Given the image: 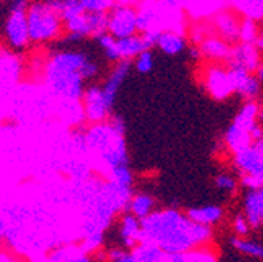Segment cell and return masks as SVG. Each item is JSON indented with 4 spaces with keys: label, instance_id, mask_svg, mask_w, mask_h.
<instances>
[{
    "label": "cell",
    "instance_id": "5",
    "mask_svg": "<svg viewBox=\"0 0 263 262\" xmlns=\"http://www.w3.org/2000/svg\"><path fill=\"white\" fill-rule=\"evenodd\" d=\"M209 86L215 96H227L234 90L230 73H224L221 69H212L209 73Z\"/></svg>",
    "mask_w": 263,
    "mask_h": 262
},
{
    "label": "cell",
    "instance_id": "2",
    "mask_svg": "<svg viewBox=\"0 0 263 262\" xmlns=\"http://www.w3.org/2000/svg\"><path fill=\"white\" fill-rule=\"evenodd\" d=\"M107 27L110 31V37L124 40L132 35H137L138 31V13L132 8H116L108 21Z\"/></svg>",
    "mask_w": 263,
    "mask_h": 262
},
{
    "label": "cell",
    "instance_id": "3",
    "mask_svg": "<svg viewBox=\"0 0 263 262\" xmlns=\"http://www.w3.org/2000/svg\"><path fill=\"white\" fill-rule=\"evenodd\" d=\"M155 44L164 52L170 55H176L185 49V40L182 35L176 33L173 30H164L160 31L155 38Z\"/></svg>",
    "mask_w": 263,
    "mask_h": 262
},
{
    "label": "cell",
    "instance_id": "11",
    "mask_svg": "<svg viewBox=\"0 0 263 262\" xmlns=\"http://www.w3.org/2000/svg\"><path fill=\"white\" fill-rule=\"evenodd\" d=\"M240 38L245 40L246 44H251L254 40H257V28L252 19H246L241 25H240Z\"/></svg>",
    "mask_w": 263,
    "mask_h": 262
},
{
    "label": "cell",
    "instance_id": "17",
    "mask_svg": "<svg viewBox=\"0 0 263 262\" xmlns=\"http://www.w3.org/2000/svg\"><path fill=\"white\" fill-rule=\"evenodd\" d=\"M260 22H261V27H263V16H261V19H260Z\"/></svg>",
    "mask_w": 263,
    "mask_h": 262
},
{
    "label": "cell",
    "instance_id": "16",
    "mask_svg": "<svg viewBox=\"0 0 263 262\" xmlns=\"http://www.w3.org/2000/svg\"><path fill=\"white\" fill-rule=\"evenodd\" d=\"M260 112H261V118H263V106H261V110Z\"/></svg>",
    "mask_w": 263,
    "mask_h": 262
},
{
    "label": "cell",
    "instance_id": "13",
    "mask_svg": "<svg viewBox=\"0 0 263 262\" xmlns=\"http://www.w3.org/2000/svg\"><path fill=\"white\" fill-rule=\"evenodd\" d=\"M216 184H218L219 188H224V190H232V188L235 187V181H234L232 178H230V176H227V174L219 176V178L216 179Z\"/></svg>",
    "mask_w": 263,
    "mask_h": 262
},
{
    "label": "cell",
    "instance_id": "4",
    "mask_svg": "<svg viewBox=\"0 0 263 262\" xmlns=\"http://www.w3.org/2000/svg\"><path fill=\"white\" fill-rule=\"evenodd\" d=\"M248 221L254 226H263V187L249 193L246 200Z\"/></svg>",
    "mask_w": 263,
    "mask_h": 262
},
{
    "label": "cell",
    "instance_id": "15",
    "mask_svg": "<svg viewBox=\"0 0 263 262\" xmlns=\"http://www.w3.org/2000/svg\"><path fill=\"white\" fill-rule=\"evenodd\" d=\"M257 47H258L260 52L263 54V35H260V37L257 38Z\"/></svg>",
    "mask_w": 263,
    "mask_h": 262
},
{
    "label": "cell",
    "instance_id": "7",
    "mask_svg": "<svg viewBox=\"0 0 263 262\" xmlns=\"http://www.w3.org/2000/svg\"><path fill=\"white\" fill-rule=\"evenodd\" d=\"M216 25L219 27L224 38H240V24H237L232 16L221 14L216 19Z\"/></svg>",
    "mask_w": 263,
    "mask_h": 262
},
{
    "label": "cell",
    "instance_id": "14",
    "mask_svg": "<svg viewBox=\"0 0 263 262\" xmlns=\"http://www.w3.org/2000/svg\"><path fill=\"white\" fill-rule=\"evenodd\" d=\"M255 73H257V76H255V79H257L258 82H263V66H258Z\"/></svg>",
    "mask_w": 263,
    "mask_h": 262
},
{
    "label": "cell",
    "instance_id": "1",
    "mask_svg": "<svg viewBox=\"0 0 263 262\" xmlns=\"http://www.w3.org/2000/svg\"><path fill=\"white\" fill-rule=\"evenodd\" d=\"M144 229L160 248L170 253H182L199 245L209 234L207 228L196 224L188 217L166 211L146 218Z\"/></svg>",
    "mask_w": 263,
    "mask_h": 262
},
{
    "label": "cell",
    "instance_id": "10",
    "mask_svg": "<svg viewBox=\"0 0 263 262\" xmlns=\"http://www.w3.org/2000/svg\"><path fill=\"white\" fill-rule=\"evenodd\" d=\"M135 66L140 73L146 74L152 69L154 66V57H152V52L151 50H144L141 54L137 55V60H135Z\"/></svg>",
    "mask_w": 263,
    "mask_h": 262
},
{
    "label": "cell",
    "instance_id": "6",
    "mask_svg": "<svg viewBox=\"0 0 263 262\" xmlns=\"http://www.w3.org/2000/svg\"><path fill=\"white\" fill-rule=\"evenodd\" d=\"M222 212L219 207H202V209H193V211H188L186 217L194 221L196 224H201V226H210V224H215L219 218H221Z\"/></svg>",
    "mask_w": 263,
    "mask_h": 262
},
{
    "label": "cell",
    "instance_id": "8",
    "mask_svg": "<svg viewBox=\"0 0 263 262\" xmlns=\"http://www.w3.org/2000/svg\"><path fill=\"white\" fill-rule=\"evenodd\" d=\"M152 206H154L152 198H149L146 195H140L132 201V212L138 218H147L152 214Z\"/></svg>",
    "mask_w": 263,
    "mask_h": 262
},
{
    "label": "cell",
    "instance_id": "12",
    "mask_svg": "<svg viewBox=\"0 0 263 262\" xmlns=\"http://www.w3.org/2000/svg\"><path fill=\"white\" fill-rule=\"evenodd\" d=\"M204 50L209 52L210 55L213 57H226L227 55V47L221 43V41H216V40H210L204 44Z\"/></svg>",
    "mask_w": 263,
    "mask_h": 262
},
{
    "label": "cell",
    "instance_id": "9",
    "mask_svg": "<svg viewBox=\"0 0 263 262\" xmlns=\"http://www.w3.org/2000/svg\"><path fill=\"white\" fill-rule=\"evenodd\" d=\"M234 245H235V248H238L245 254H249V256L263 259V245H260V243H255L252 240L237 239V240H234Z\"/></svg>",
    "mask_w": 263,
    "mask_h": 262
}]
</instances>
